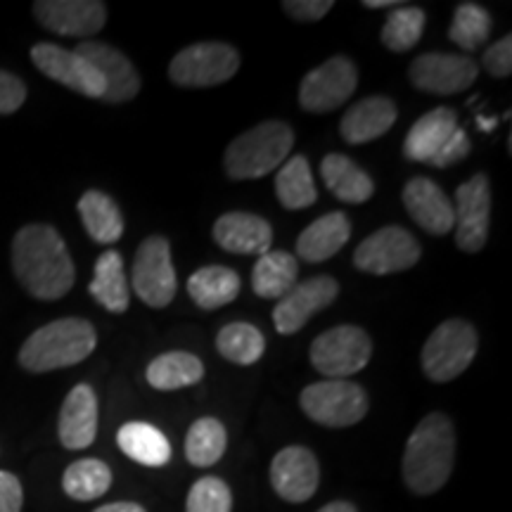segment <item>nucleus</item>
<instances>
[{
	"instance_id": "obj_21",
	"label": "nucleus",
	"mask_w": 512,
	"mask_h": 512,
	"mask_svg": "<svg viewBox=\"0 0 512 512\" xmlns=\"http://www.w3.org/2000/svg\"><path fill=\"white\" fill-rule=\"evenodd\" d=\"M60 441L69 451H81L95 441L98 434V396L88 384H76L60 411Z\"/></svg>"
},
{
	"instance_id": "obj_37",
	"label": "nucleus",
	"mask_w": 512,
	"mask_h": 512,
	"mask_svg": "<svg viewBox=\"0 0 512 512\" xmlns=\"http://www.w3.org/2000/svg\"><path fill=\"white\" fill-rule=\"evenodd\" d=\"M489 34H491L489 12L477 3H460L456 8V15H453L451 29H448V38H451L458 48L472 53V50L482 48L484 43L489 41Z\"/></svg>"
},
{
	"instance_id": "obj_35",
	"label": "nucleus",
	"mask_w": 512,
	"mask_h": 512,
	"mask_svg": "<svg viewBox=\"0 0 512 512\" xmlns=\"http://www.w3.org/2000/svg\"><path fill=\"white\" fill-rule=\"evenodd\" d=\"M216 349L230 363L254 366L264 356L266 339L252 323H230L226 328H221L219 337H216Z\"/></svg>"
},
{
	"instance_id": "obj_28",
	"label": "nucleus",
	"mask_w": 512,
	"mask_h": 512,
	"mask_svg": "<svg viewBox=\"0 0 512 512\" xmlns=\"http://www.w3.org/2000/svg\"><path fill=\"white\" fill-rule=\"evenodd\" d=\"M83 228L98 245H112L124 235V216L117 202L100 190L83 192L79 200Z\"/></svg>"
},
{
	"instance_id": "obj_3",
	"label": "nucleus",
	"mask_w": 512,
	"mask_h": 512,
	"mask_svg": "<svg viewBox=\"0 0 512 512\" xmlns=\"http://www.w3.org/2000/svg\"><path fill=\"white\" fill-rule=\"evenodd\" d=\"M98 347V332L83 318H60L38 328L19 349L29 373H50L86 361Z\"/></svg>"
},
{
	"instance_id": "obj_5",
	"label": "nucleus",
	"mask_w": 512,
	"mask_h": 512,
	"mask_svg": "<svg viewBox=\"0 0 512 512\" xmlns=\"http://www.w3.org/2000/svg\"><path fill=\"white\" fill-rule=\"evenodd\" d=\"M479 337L475 325L451 318L427 337L422 347V370L432 382H451L475 361Z\"/></svg>"
},
{
	"instance_id": "obj_6",
	"label": "nucleus",
	"mask_w": 512,
	"mask_h": 512,
	"mask_svg": "<svg viewBox=\"0 0 512 512\" xmlns=\"http://www.w3.org/2000/svg\"><path fill=\"white\" fill-rule=\"evenodd\" d=\"M306 418L332 430L361 422L368 413V394L361 384L349 380H323L309 384L299 396Z\"/></svg>"
},
{
	"instance_id": "obj_24",
	"label": "nucleus",
	"mask_w": 512,
	"mask_h": 512,
	"mask_svg": "<svg viewBox=\"0 0 512 512\" xmlns=\"http://www.w3.org/2000/svg\"><path fill=\"white\" fill-rule=\"evenodd\" d=\"M351 238V221L344 211L320 216L309 228L299 235L297 256H302L306 264H320L335 256L339 249L347 245Z\"/></svg>"
},
{
	"instance_id": "obj_20",
	"label": "nucleus",
	"mask_w": 512,
	"mask_h": 512,
	"mask_svg": "<svg viewBox=\"0 0 512 512\" xmlns=\"http://www.w3.org/2000/svg\"><path fill=\"white\" fill-rule=\"evenodd\" d=\"M214 242L233 254H266L273 245L271 223L247 211H228L214 223Z\"/></svg>"
},
{
	"instance_id": "obj_46",
	"label": "nucleus",
	"mask_w": 512,
	"mask_h": 512,
	"mask_svg": "<svg viewBox=\"0 0 512 512\" xmlns=\"http://www.w3.org/2000/svg\"><path fill=\"white\" fill-rule=\"evenodd\" d=\"M366 8H399L401 3H394V0H366Z\"/></svg>"
},
{
	"instance_id": "obj_23",
	"label": "nucleus",
	"mask_w": 512,
	"mask_h": 512,
	"mask_svg": "<svg viewBox=\"0 0 512 512\" xmlns=\"http://www.w3.org/2000/svg\"><path fill=\"white\" fill-rule=\"evenodd\" d=\"M456 128L458 114L451 107H437V110L427 112L408 131L406 143H403V155L411 159V162L430 164L439 155L441 147L446 145V140L453 136Z\"/></svg>"
},
{
	"instance_id": "obj_8",
	"label": "nucleus",
	"mask_w": 512,
	"mask_h": 512,
	"mask_svg": "<svg viewBox=\"0 0 512 512\" xmlns=\"http://www.w3.org/2000/svg\"><path fill=\"white\" fill-rule=\"evenodd\" d=\"M240 55L228 43L207 41L183 48L169 64V76L183 88H211L238 74Z\"/></svg>"
},
{
	"instance_id": "obj_43",
	"label": "nucleus",
	"mask_w": 512,
	"mask_h": 512,
	"mask_svg": "<svg viewBox=\"0 0 512 512\" xmlns=\"http://www.w3.org/2000/svg\"><path fill=\"white\" fill-rule=\"evenodd\" d=\"M22 482L12 472L0 470V512H22Z\"/></svg>"
},
{
	"instance_id": "obj_36",
	"label": "nucleus",
	"mask_w": 512,
	"mask_h": 512,
	"mask_svg": "<svg viewBox=\"0 0 512 512\" xmlns=\"http://www.w3.org/2000/svg\"><path fill=\"white\" fill-rule=\"evenodd\" d=\"M427 15L422 8H413V5H399L392 15H389L387 24L382 29V43L392 53H408V50L418 46L425 31Z\"/></svg>"
},
{
	"instance_id": "obj_10",
	"label": "nucleus",
	"mask_w": 512,
	"mask_h": 512,
	"mask_svg": "<svg viewBox=\"0 0 512 512\" xmlns=\"http://www.w3.org/2000/svg\"><path fill=\"white\" fill-rule=\"evenodd\" d=\"M356 83V64L349 57L335 55L304 76L302 86H299V105L304 112L328 114L351 100Z\"/></svg>"
},
{
	"instance_id": "obj_38",
	"label": "nucleus",
	"mask_w": 512,
	"mask_h": 512,
	"mask_svg": "<svg viewBox=\"0 0 512 512\" xmlns=\"http://www.w3.org/2000/svg\"><path fill=\"white\" fill-rule=\"evenodd\" d=\"M185 512H233L230 486L219 477H202L192 484Z\"/></svg>"
},
{
	"instance_id": "obj_42",
	"label": "nucleus",
	"mask_w": 512,
	"mask_h": 512,
	"mask_svg": "<svg viewBox=\"0 0 512 512\" xmlns=\"http://www.w3.org/2000/svg\"><path fill=\"white\" fill-rule=\"evenodd\" d=\"M283 8L299 22H318L332 10V0H285Z\"/></svg>"
},
{
	"instance_id": "obj_9",
	"label": "nucleus",
	"mask_w": 512,
	"mask_h": 512,
	"mask_svg": "<svg viewBox=\"0 0 512 512\" xmlns=\"http://www.w3.org/2000/svg\"><path fill=\"white\" fill-rule=\"evenodd\" d=\"M131 285L140 302L152 306V309H164L174 302L178 280L174 261H171L169 240L162 235H152V238L143 240L136 259H133Z\"/></svg>"
},
{
	"instance_id": "obj_33",
	"label": "nucleus",
	"mask_w": 512,
	"mask_h": 512,
	"mask_svg": "<svg viewBox=\"0 0 512 512\" xmlns=\"http://www.w3.org/2000/svg\"><path fill=\"white\" fill-rule=\"evenodd\" d=\"M112 486V470L98 458L76 460L64 470L62 489L74 501H95Z\"/></svg>"
},
{
	"instance_id": "obj_1",
	"label": "nucleus",
	"mask_w": 512,
	"mask_h": 512,
	"mask_svg": "<svg viewBox=\"0 0 512 512\" xmlns=\"http://www.w3.org/2000/svg\"><path fill=\"white\" fill-rule=\"evenodd\" d=\"M12 268L31 297L55 302L72 290L76 268L62 235L46 223H31L12 242Z\"/></svg>"
},
{
	"instance_id": "obj_18",
	"label": "nucleus",
	"mask_w": 512,
	"mask_h": 512,
	"mask_svg": "<svg viewBox=\"0 0 512 512\" xmlns=\"http://www.w3.org/2000/svg\"><path fill=\"white\" fill-rule=\"evenodd\" d=\"M403 207H406L411 219L430 235L451 233L456 226V214H453V200H448L446 192L430 178H413L403 188Z\"/></svg>"
},
{
	"instance_id": "obj_32",
	"label": "nucleus",
	"mask_w": 512,
	"mask_h": 512,
	"mask_svg": "<svg viewBox=\"0 0 512 512\" xmlns=\"http://www.w3.org/2000/svg\"><path fill=\"white\" fill-rule=\"evenodd\" d=\"M275 195L285 209H306L318 200L316 183H313L311 166L304 155H294L280 166L275 174Z\"/></svg>"
},
{
	"instance_id": "obj_2",
	"label": "nucleus",
	"mask_w": 512,
	"mask_h": 512,
	"mask_svg": "<svg viewBox=\"0 0 512 512\" xmlns=\"http://www.w3.org/2000/svg\"><path fill=\"white\" fill-rule=\"evenodd\" d=\"M456 460V430L444 413H430L420 420L403 451V482L418 496L437 494L448 482Z\"/></svg>"
},
{
	"instance_id": "obj_41",
	"label": "nucleus",
	"mask_w": 512,
	"mask_h": 512,
	"mask_svg": "<svg viewBox=\"0 0 512 512\" xmlns=\"http://www.w3.org/2000/svg\"><path fill=\"white\" fill-rule=\"evenodd\" d=\"M470 138H467V133H465V128H456V131H453V136L446 140V145L441 147L439 150V155L432 159V166H437V169H446V166H451V164H456V162H460V159H465L467 155H470Z\"/></svg>"
},
{
	"instance_id": "obj_40",
	"label": "nucleus",
	"mask_w": 512,
	"mask_h": 512,
	"mask_svg": "<svg viewBox=\"0 0 512 512\" xmlns=\"http://www.w3.org/2000/svg\"><path fill=\"white\" fill-rule=\"evenodd\" d=\"M27 100V86L19 76L0 69V114H12Z\"/></svg>"
},
{
	"instance_id": "obj_13",
	"label": "nucleus",
	"mask_w": 512,
	"mask_h": 512,
	"mask_svg": "<svg viewBox=\"0 0 512 512\" xmlns=\"http://www.w3.org/2000/svg\"><path fill=\"white\" fill-rule=\"evenodd\" d=\"M479 76V64L472 57L451 53H425L415 57L408 79L418 91L432 95L463 93Z\"/></svg>"
},
{
	"instance_id": "obj_4",
	"label": "nucleus",
	"mask_w": 512,
	"mask_h": 512,
	"mask_svg": "<svg viewBox=\"0 0 512 512\" xmlns=\"http://www.w3.org/2000/svg\"><path fill=\"white\" fill-rule=\"evenodd\" d=\"M294 145V131L285 121H264L242 133L228 145L226 174L233 181H254L273 174L290 157Z\"/></svg>"
},
{
	"instance_id": "obj_47",
	"label": "nucleus",
	"mask_w": 512,
	"mask_h": 512,
	"mask_svg": "<svg viewBox=\"0 0 512 512\" xmlns=\"http://www.w3.org/2000/svg\"><path fill=\"white\" fill-rule=\"evenodd\" d=\"M496 126V119H484V117H479V128H482V131H491V128Z\"/></svg>"
},
{
	"instance_id": "obj_26",
	"label": "nucleus",
	"mask_w": 512,
	"mask_h": 512,
	"mask_svg": "<svg viewBox=\"0 0 512 512\" xmlns=\"http://www.w3.org/2000/svg\"><path fill=\"white\" fill-rule=\"evenodd\" d=\"M188 294L202 311H216L238 299L240 275L226 266H204L190 275Z\"/></svg>"
},
{
	"instance_id": "obj_11",
	"label": "nucleus",
	"mask_w": 512,
	"mask_h": 512,
	"mask_svg": "<svg viewBox=\"0 0 512 512\" xmlns=\"http://www.w3.org/2000/svg\"><path fill=\"white\" fill-rule=\"evenodd\" d=\"M420 242L401 226H384L356 247L354 264L370 275H389L413 268L420 261Z\"/></svg>"
},
{
	"instance_id": "obj_15",
	"label": "nucleus",
	"mask_w": 512,
	"mask_h": 512,
	"mask_svg": "<svg viewBox=\"0 0 512 512\" xmlns=\"http://www.w3.org/2000/svg\"><path fill=\"white\" fill-rule=\"evenodd\" d=\"M31 60L48 79L62 83V86L86 95V98L102 100V95H105V79L76 50L53 46V43H36L31 48Z\"/></svg>"
},
{
	"instance_id": "obj_27",
	"label": "nucleus",
	"mask_w": 512,
	"mask_h": 512,
	"mask_svg": "<svg viewBox=\"0 0 512 512\" xmlns=\"http://www.w3.org/2000/svg\"><path fill=\"white\" fill-rule=\"evenodd\" d=\"M88 292L102 309L110 313H124L131 304V292H128V280L124 273V259L119 252H105L95 261V273Z\"/></svg>"
},
{
	"instance_id": "obj_16",
	"label": "nucleus",
	"mask_w": 512,
	"mask_h": 512,
	"mask_svg": "<svg viewBox=\"0 0 512 512\" xmlns=\"http://www.w3.org/2000/svg\"><path fill=\"white\" fill-rule=\"evenodd\" d=\"M34 15L48 31L60 36H95L107 22V5L98 0H38Z\"/></svg>"
},
{
	"instance_id": "obj_14",
	"label": "nucleus",
	"mask_w": 512,
	"mask_h": 512,
	"mask_svg": "<svg viewBox=\"0 0 512 512\" xmlns=\"http://www.w3.org/2000/svg\"><path fill=\"white\" fill-rule=\"evenodd\" d=\"M339 283L332 275H316V278L297 283L283 299H278L273 309V325L280 335H294L309 320L335 302Z\"/></svg>"
},
{
	"instance_id": "obj_29",
	"label": "nucleus",
	"mask_w": 512,
	"mask_h": 512,
	"mask_svg": "<svg viewBox=\"0 0 512 512\" xmlns=\"http://www.w3.org/2000/svg\"><path fill=\"white\" fill-rule=\"evenodd\" d=\"M297 256L283 249L259 256L252 271V287L261 299H283L297 285Z\"/></svg>"
},
{
	"instance_id": "obj_39",
	"label": "nucleus",
	"mask_w": 512,
	"mask_h": 512,
	"mask_svg": "<svg viewBox=\"0 0 512 512\" xmlns=\"http://www.w3.org/2000/svg\"><path fill=\"white\" fill-rule=\"evenodd\" d=\"M484 69L494 79H505L512 74V36H503L494 46L484 50Z\"/></svg>"
},
{
	"instance_id": "obj_30",
	"label": "nucleus",
	"mask_w": 512,
	"mask_h": 512,
	"mask_svg": "<svg viewBox=\"0 0 512 512\" xmlns=\"http://www.w3.org/2000/svg\"><path fill=\"white\" fill-rule=\"evenodd\" d=\"M117 444L128 458L145 467H162L171 460L169 439L147 422H126L117 432Z\"/></svg>"
},
{
	"instance_id": "obj_12",
	"label": "nucleus",
	"mask_w": 512,
	"mask_h": 512,
	"mask_svg": "<svg viewBox=\"0 0 512 512\" xmlns=\"http://www.w3.org/2000/svg\"><path fill=\"white\" fill-rule=\"evenodd\" d=\"M456 214V245L467 254L484 249L489 240L491 221V185L484 174H475L456 190L453 200Z\"/></svg>"
},
{
	"instance_id": "obj_45",
	"label": "nucleus",
	"mask_w": 512,
	"mask_h": 512,
	"mask_svg": "<svg viewBox=\"0 0 512 512\" xmlns=\"http://www.w3.org/2000/svg\"><path fill=\"white\" fill-rule=\"evenodd\" d=\"M318 512H358V510L349 501H335V503L323 505Z\"/></svg>"
},
{
	"instance_id": "obj_17",
	"label": "nucleus",
	"mask_w": 512,
	"mask_h": 512,
	"mask_svg": "<svg viewBox=\"0 0 512 512\" xmlns=\"http://www.w3.org/2000/svg\"><path fill=\"white\" fill-rule=\"evenodd\" d=\"M320 467L306 446H287L275 453L271 463V484L283 501L306 503L318 491Z\"/></svg>"
},
{
	"instance_id": "obj_25",
	"label": "nucleus",
	"mask_w": 512,
	"mask_h": 512,
	"mask_svg": "<svg viewBox=\"0 0 512 512\" xmlns=\"http://www.w3.org/2000/svg\"><path fill=\"white\" fill-rule=\"evenodd\" d=\"M320 176H323L325 188H328L337 200L347 204H363L373 197L375 183L366 171L358 166L354 159L332 152L320 164Z\"/></svg>"
},
{
	"instance_id": "obj_19",
	"label": "nucleus",
	"mask_w": 512,
	"mask_h": 512,
	"mask_svg": "<svg viewBox=\"0 0 512 512\" xmlns=\"http://www.w3.org/2000/svg\"><path fill=\"white\" fill-rule=\"evenodd\" d=\"M76 53L86 57L98 69L102 79H105V95H102V100L117 105V102L136 98L140 91V76L124 53L107 46V43L95 41H83L81 46H76Z\"/></svg>"
},
{
	"instance_id": "obj_22",
	"label": "nucleus",
	"mask_w": 512,
	"mask_h": 512,
	"mask_svg": "<svg viewBox=\"0 0 512 512\" xmlns=\"http://www.w3.org/2000/svg\"><path fill=\"white\" fill-rule=\"evenodd\" d=\"M396 117H399V112H396L392 100L384 98V95H370V98H363L347 110L339 131L349 145H363L384 136L396 124Z\"/></svg>"
},
{
	"instance_id": "obj_34",
	"label": "nucleus",
	"mask_w": 512,
	"mask_h": 512,
	"mask_svg": "<svg viewBox=\"0 0 512 512\" xmlns=\"http://www.w3.org/2000/svg\"><path fill=\"white\" fill-rule=\"evenodd\" d=\"M226 446V427L216 418H200L192 422L188 437H185V458L195 467H211L223 458Z\"/></svg>"
},
{
	"instance_id": "obj_31",
	"label": "nucleus",
	"mask_w": 512,
	"mask_h": 512,
	"mask_svg": "<svg viewBox=\"0 0 512 512\" xmlns=\"http://www.w3.org/2000/svg\"><path fill=\"white\" fill-rule=\"evenodd\" d=\"M145 377L152 389L176 392V389L192 387V384L202 382L204 366L195 354H188V351H169V354L157 356L147 366Z\"/></svg>"
},
{
	"instance_id": "obj_7",
	"label": "nucleus",
	"mask_w": 512,
	"mask_h": 512,
	"mask_svg": "<svg viewBox=\"0 0 512 512\" xmlns=\"http://www.w3.org/2000/svg\"><path fill=\"white\" fill-rule=\"evenodd\" d=\"M373 356L370 335L358 325H337L313 339L309 358L311 366L328 380H347L361 373Z\"/></svg>"
},
{
	"instance_id": "obj_44",
	"label": "nucleus",
	"mask_w": 512,
	"mask_h": 512,
	"mask_svg": "<svg viewBox=\"0 0 512 512\" xmlns=\"http://www.w3.org/2000/svg\"><path fill=\"white\" fill-rule=\"evenodd\" d=\"M93 512H147L140 503H131V501H119V503H110L102 505V508L93 510Z\"/></svg>"
}]
</instances>
